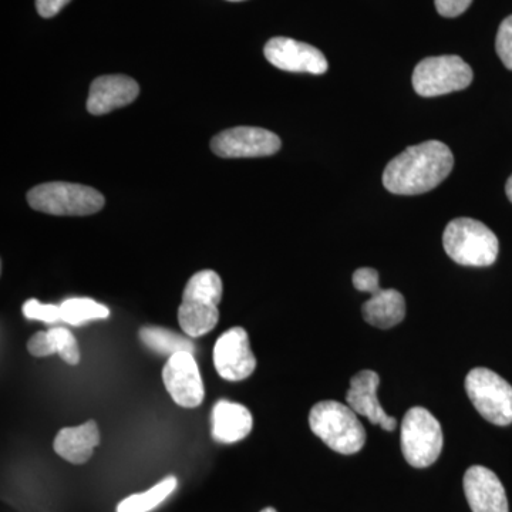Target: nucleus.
<instances>
[{"label":"nucleus","mask_w":512,"mask_h":512,"mask_svg":"<svg viewBox=\"0 0 512 512\" xmlns=\"http://www.w3.org/2000/svg\"><path fill=\"white\" fill-rule=\"evenodd\" d=\"M266 60L276 69L292 73L325 74L329 64L319 49L289 37H274L264 49Z\"/></svg>","instance_id":"nucleus-12"},{"label":"nucleus","mask_w":512,"mask_h":512,"mask_svg":"<svg viewBox=\"0 0 512 512\" xmlns=\"http://www.w3.org/2000/svg\"><path fill=\"white\" fill-rule=\"evenodd\" d=\"M443 247L458 265L483 268L494 264L500 242L483 222L473 218H456L444 229Z\"/></svg>","instance_id":"nucleus-4"},{"label":"nucleus","mask_w":512,"mask_h":512,"mask_svg":"<svg viewBox=\"0 0 512 512\" xmlns=\"http://www.w3.org/2000/svg\"><path fill=\"white\" fill-rule=\"evenodd\" d=\"M353 285L357 291L372 293L379 288V272L373 268H360L353 274Z\"/></svg>","instance_id":"nucleus-26"},{"label":"nucleus","mask_w":512,"mask_h":512,"mask_svg":"<svg viewBox=\"0 0 512 512\" xmlns=\"http://www.w3.org/2000/svg\"><path fill=\"white\" fill-rule=\"evenodd\" d=\"M62 320L70 325H82L94 319H106L110 316L109 308L87 298L67 299L62 305Z\"/></svg>","instance_id":"nucleus-21"},{"label":"nucleus","mask_w":512,"mask_h":512,"mask_svg":"<svg viewBox=\"0 0 512 512\" xmlns=\"http://www.w3.org/2000/svg\"><path fill=\"white\" fill-rule=\"evenodd\" d=\"M177 478L170 476L146 493L134 494L121 501L117 512H148L158 507L177 488Z\"/></svg>","instance_id":"nucleus-20"},{"label":"nucleus","mask_w":512,"mask_h":512,"mask_svg":"<svg viewBox=\"0 0 512 512\" xmlns=\"http://www.w3.org/2000/svg\"><path fill=\"white\" fill-rule=\"evenodd\" d=\"M466 392L485 420L495 426L512 423V386L493 370H471L466 377Z\"/></svg>","instance_id":"nucleus-7"},{"label":"nucleus","mask_w":512,"mask_h":512,"mask_svg":"<svg viewBox=\"0 0 512 512\" xmlns=\"http://www.w3.org/2000/svg\"><path fill=\"white\" fill-rule=\"evenodd\" d=\"M380 376L373 370H362L350 380L349 392L346 394L348 406L357 416L366 417L370 423L377 424L383 430L393 431L397 427V420L384 412L377 399V387Z\"/></svg>","instance_id":"nucleus-13"},{"label":"nucleus","mask_w":512,"mask_h":512,"mask_svg":"<svg viewBox=\"0 0 512 512\" xmlns=\"http://www.w3.org/2000/svg\"><path fill=\"white\" fill-rule=\"evenodd\" d=\"M30 355L35 357H47L56 353L55 342L49 330L47 332H37L28 342Z\"/></svg>","instance_id":"nucleus-25"},{"label":"nucleus","mask_w":512,"mask_h":512,"mask_svg":"<svg viewBox=\"0 0 512 512\" xmlns=\"http://www.w3.org/2000/svg\"><path fill=\"white\" fill-rule=\"evenodd\" d=\"M440 421L423 407H413L404 414L402 450L412 467L426 468L436 463L443 451Z\"/></svg>","instance_id":"nucleus-6"},{"label":"nucleus","mask_w":512,"mask_h":512,"mask_svg":"<svg viewBox=\"0 0 512 512\" xmlns=\"http://www.w3.org/2000/svg\"><path fill=\"white\" fill-rule=\"evenodd\" d=\"M214 366L218 375L229 382L248 379L256 369V357L247 330L231 328L215 343Z\"/></svg>","instance_id":"nucleus-11"},{"label":"nucleus","mask_w":512,"mask_h":512,"mask_svg":"<svg viewBox=\"0 0 512 512\" xmlns=\"http://www.w3.org/2000/svg\"><path fill=\"white\" fill-rule=\"evenodd\" d=\"M163 382L178 406L195 409L204 402V383L191 352H178L168 357L163 369Z\"/></svg>","instance_id":"nucleus-10"},{"label":"nucleus","mask_w":512,"mask_h":512,"mask_svg":"<svg viewBox=\"0 0 512 512\" xmlns=\"http://www.w3.org/2000/svg\"><path fill=\"white\" fill-rule=\"evenodd\" d=\"M464 493L473 512H510L504 485L488 468H468L464 476Z\"/></svg>","instance_id":"nucleus-14"},{"label":"nucleus","mask_w":512,"mask_h":512,"mask_svg":"<svg viewBox=\"0 0 512 512\" xmlns=\"http://www.w3.org/2000/svg\"><path fill=\"white\" fill-rule=\"evenodd\" d=\"M222 293L224 285L217 272L205 269L191 276L178 309V323L188 336L200 338L217 326Z\"/></svg>","instance_id":"nucleus-2"},{"label":"nucleus","mask_w":512,"mask_h":512,"mask_svg":"<svg viewBox=\"0 0 512 512\" xmlns=\"http://www.w3.org/2000/svg\"><path fill=\"white\" fill-rule=\"evenodd\" d=\"M473 70L460 56L427 57L417 64L413 87L421 97L460 92L473 82Z\"/></svg>","instance_id":"nucleus-8"},{"label":"nucleus","mask_w":512,"mask_h":512,"mask_svg":"<svg viewBox=\"0 0 512 512\" xmlns=\"http://www.w3.org/2000/svg\"><path fill=\"white\" fill-rule=\"evenodd\" d=\"M229 2H242V0H229Z\"/></svg>","instance_id":"nucleus-31"},{"label":"nucleus","mask_w":512,"mask_h":512,"mask_svg":"<svg viewBox=\"0 0 512 512\" xmlns=\"http://www.w3.org/2000/svg\"><path fill=\"white\" fill-rule=\"evenodd\" d=\"M28 202L33 210L56 217H86L103 210L106 204L94 188L63 181L37 185L28 192Z\"/></svg>","instance_id":"nucleus-5"},{"label":"nucleus","mask_w":512,"mask_h":512,"mask_svg":"<svg viewBox=\"0 0 512 512\" xmlns=\"http://www.w3.org/2000/svg\"><path fill=\"white\" fill-rule=\"evenodd\" d=\"M261 512H278V511H276L275 508L268 507V508H264V510H262Z\"/></svg>","instance_id":"nucleus-30"},{"label":"nucleus","mask_w":512,"mask_h":512,"mask_svg":"<svg viewBox=\"0 0 512 512\" xmlns=\"http://www.w3.org/2000/svg\"><path fill=\"white\" fill-rule=\"evenodd\" d=\"M454 157L441 141H426L394 157L383 173V185L397 195H419L434 190L450 175Z\"/></svg>","instance_id":"nucleus-1"},{"label":"nucleus","mask_w":512,"mask_h":512,"mask_svg":"<svg viewBox=\"0 0 512 512\" xmlns=\"http://www.w3.org/2000/svg\"><path fill=\"white\" fill-rule=\"evenodd\" d=\"M309 426L326 446L336 453H359L366 443V430L357 414L346 404L325 400L312 407Z\"/></svg>","instance_id":"nucleus-3"},{"label":"nucleus","mask_w":512,"mask_h":512,"mask_svg":"<svg viewBox=\"0 0 512 512\" xmlns=\"http://www.w3.org/2000/svg\"><path fill=\"white\" fill-rule=\"evenodd\" d=\"M437 12L444 18H457L470 8L473 0H434Z\"/></svg>","instance_id":"nucleus-27"},{"label":"nucleus","mask_w":512,"mask_h":512,"mask_svg":"<svg viewBox=\"0 0 512 512\" xmlns=\"http://www.w3.org/2000/svg\"><path fill=\"white\" fill-rule=\"evenodd\" d=\"M140 94L136 80L123 74L97 77L90 86L87 110L93 116H103L133 103Z\"/></svg>","instance_id":"nucleus-15"},{"label":"nucleus","mask_w":512,"mask_h":512,"mask_svg":"<svg viewBox=\"0 0 512 512\" xmlns=\"http://www.w3.org/2000/svg\"><path fill=\"white\" fill-rule=\"evenodd\" d=\"M254 419L247 407L220 400L212 412V436L220 443H237L251 433Z\"/></svg>","instance_id":"nucleus-17"},{"label":"nucleus","mask_w":512,"mask_h":512,"mask_svg":"<svg viewBox=\"0 0 512 512\" xmlns=\"http://www.w3.org/2000/svg\"><path fill=\"white\" fill-rule=\"evenodd\" d=\"M281 146V138L259 127L229 128L211 140V150L222 158L274 156L281 150Z\"/></svg>","instance_id":"nucleus-9"},{"label":"nucleus","mask_w":512,"mask_h":512,"mask_svg":"<svg viewBox=\"0 0 512 512\" xmlns=\"http://www.w3.org/2000/svg\"><path fill=\"white\" fill-rule=\"evenodd\" d=\"M70 0H36V9L42 18L50 19L56 16Z\"/></svg>","instance_id":"nucleus-28"},{"label":"nucleus","mask_w":512,"mask_h":512,"mask_svg":"<svg viewBox=\"0 0 512 512\" xmlns=\"http://www.w3.org/2000/svg\"><path fill=\"white\" fill-rule=\"evenodd\" d=\"M23 315L28 319L43 320L47 323H55L62 320V308L56 305H46L36 299H30L23 305Z\"/></svg>","instance_id":"nucleus-24"},{"label":"nucleus","mask_w":512,"mask_h":512,"mask_svg":"<svg viewBox=\"0 0 512 512\" xmlns=\"http://www.w3.org/2000/svg\"><path fill=\"white\" fill-rule=\"evenodd\" d=\"M362 315L375 328H394L406 316V301L396 289H382L379 286L372 292V298L363 303Z\"/></svg>","instance_id":"nucleus-18"},{"label":"nucleus","mask_w":512,"mask_h":512,"mask_svg":"<svg viewBox=\"0 0 512 512\" xmlns=\"http://www.w3.org/2000/svg\"><path fill=\"white\" fill-rule=\"evenodd\" d=\"M505 192H507L508 200L512 202V175L508 178L507 185H505Z\"/></svg>","instance_id":"nucleus-29"},{"label":"nucleus","mask_w":512,"mask_h":512,"mask_svg":"<svg viewBox=\"0 0 512 512\" xmlns=\"http://www.w3.org/2000/svg\"><path fill=\"white\" fill-rule=\"evenodd\" d=\"M140 338L144 345L156 350L160 355L173 356L178 352H194V345L190 340L160 326H146L140 330Z\"/></svg>","instance_id":"nucleus-19"},{"label":"nucleus","mask_w":512,"mask_h":512,"mask_svg":"<svg viewBox=\"0 0 512 512\" xmlns=\"http://www.w3.org/2000/svg\"><path fill=\"white\" fill-rule=\"evenodd\" d=\"M100 444V430L96 421L90 420L77 427H66L57 433L55 451L72 464H84L93 456Z\"/></svg>","instance_id":"nucleus-16"},{"label":"nucleus","mask_w":512,"mask_h":512,"mask_svg":"<svg viewBox=\"0 0 512 512\" xmlns=\"http://www.w3.org/2000/svg\"><path fill=\"white\" fill-rule=\"evenodd\" d=\"M495 50L504 66L512 70V15L505 18L498 29Z\"/></svg>","instance_id":"nucleus-23"},{"label":"nucleus","mask_w":512,"mask_h":512,"mask_svg":"<svg viewBox=\"0 0 512 512\" xmlns=\"http://www.w3.org/2000/svg\"><path fill=\"white\" fill-rule=\"evenodd\" d=\"M52 335L53 342H55L56 353L67 365H79L80 362V349L79 343L70 330L64 328H55L49 330Z\"/></svg>","instance_id":"nucleus-22"}]
</instances>
